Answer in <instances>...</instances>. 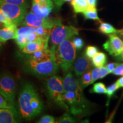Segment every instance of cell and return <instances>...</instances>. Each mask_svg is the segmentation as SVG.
Returning <instances> with one entry per match:
<instances>
[{
  "label": "cell",
  "mask_w": 123,
  "mask_h": 123,
  "mask_svg": "<svg viewBox=\"0 0 123 123\" xmlns=\"http://www.w3.org/2000/svg\"><path fill=\"white\" fill-rule=\"evenodd\" d=\"M1 43L0 42V47H1Z\"/></svg>",
  "instance_id": "45"
},
{
  "label": "cell",
  "mask_w": 123,
  "mask_h": 123,
  "mask_svg": "<svg viewBox=\"0 0 123 123\" xmlns=\"http://www.w3.org/2000/svg\"><path fill=\"white\" fill-rule=\"evenodd\" d=\"M99 30L100 33L105 34H110L113 33H117L118 30L115 28L110 24L105 22H101L99 27Z\"/></svg>",
  "instance_id": "21"
},
{
  "label": "cell",
  "mask_w": 123,
  "mask_h": 123,
  "mask_svg": "<svg viewBox=\"0 0 123 123\" xmlns=\"http://www.w3.org/2000/svg\"><path fill=\"white\" fill-rule=\"evenodd\" d=\"M119 63L118 62H112L110 63L107 64L105 66V67L107 68L108 71L109 73H112V72L114 71L115 68H116V67L119 64Z\"/></svg>",
  "instance_id": "38"
},
{
  "label": "cell",
  "mask_w": 123,
  "mask_h": 123,
  "mask_svg": "<svg viewBox=\"0 0 123 123\" xmlns=\"http://www.w3.org/2000/svg\"><path fill=\"white\" fill-rule=\"evenodd\" d=\"M116 83L119 87H123V76L121 77L116 81Z\"/></svg>",
  "instance_id": "41"
},
{
  "label": "cell",
  "mask_w": 123,
  "mask_h": 123,
  "mask_svg": "<svg viewBox=\"0 0 123 123\" xmlns=\"http://www.w3.org/2000/svg\"><path fill=\"white\" fill-rule=\"evenodd\" d=\"M53 1L58 7H61L64 4L63 0H53Z\"/></svg>",
  "instance_id": "40"
},
{
  "label": "cell",
  "mask_w": 123,
  "mask_h": 123,
  "mask_svg": "<svg viewBox=\"0 0 123 123\" xmlns=\"http://www.w3.org/2000/svg\"><path fill=\"white\" fill-rule=\"evenodd\" d=\"M72 0H63L64 2H71Z\"/></svg>",
  "instance_id": "44"
},
{
  "label": "cell",
  "mask_w": 123,
  "mask_h": 123,
  "mask_svg": "<svg viewBox=\"0 0 123 123\" xmlns=\"http://www.w3.org/2000/svg\"><path fill=\"white\" fill-rule=\"evenodd\" d=\"M54 7L53 0H32L31 11L42 18H48Z\"/></svg>",
  "instance_id": "10"
},
{
  "label": "cell",
  "mask_w": 123,
  "mask_h": 123,
  "mask_svg": "<svg viewBox=\"0 0 123 123\" xmlns=\"http://www.w3.org/2000/svg\"><path fill=\"white\" fill-rule=\"evenodd\" d=\"M91 93H96L99 94H106L107 88L103 83H96L93 85V87L90 91Z\"/></svg>",
  "instance_id": "25"
},
{
  "label": "cell",
  "mask_w": 123,
  "mask_h": 123,
  "mask_svg": "<svg viewBox=\"0 0 123 123\" xmlns=\"http://www.w3.org/2000/svg\"><path fill=\"white\" fill-rule=\"evenodd\" d=\"M15 108L7 101L2 95L0 94V108Z\"/></svg>",
  "instance_id": "36"
},
{
  "label": "cell",
  "mask_w": 123,
  "mask_h": 123,
  "mask_svg": "<svg viewBox=\"0 0 123 123\" xmlns=\"http://www.w3.org/2000/svg\"><path fill=\"white\" fill-rule=\"evenodd\" d=\"M71 5L75 13H83L87 10L96 9V8L91 7L87 0H72L71 1Z\"/></svg>",
  "instance_id": "18"
},
{
  "label": "cell",
  "mask_w": 123,
  "mask_h": 123,
  "mask_svg": "<svg viewBox=\"0 0 123 123\" xmlns=\"http://www.w3.org/2000/svg\"><path fill=\"white\" fill-rule=\"evenodd\" d=\"M108 74L110 73L105 67H95L92 71V81L91 84L93 83L97 80L104 78Z\"/></svg>",
  "instance_id": "19"
},
{
  "label": "cell",
  "mask_w": 123,
  "mask_h": 123,
  "mask_svg": "<svg viewBox=\"0 0 123 123\" xmlns=\"http://www.w3.org/2000/svg\"><path fill=\"white\" fill-rule=\"evenodd\" d=\"M23 66L27 73L40 78H47L54 75L59 68L54 59L36 62L25 59Z\"/></svg>",
  "instance_id": "3"
},
{
  "label": "cell",
  "mask_w": 123,
  "mask_h": 123,
  "mask_svg": "<svg viewBox=\"0 0 123 123\" xmlns=\"http://www.w3.org/2000/svg\"><path fill=\"white\" fill-rule=\"evenodd\" d=\"M83 14L86 19H92L100 22V19L98 17V13H97V9L87 10V11L83 12Z\"/></svg>",
  "instance_id": "27"
},
{
  "label": "cell",
  "mask_w": 123,
  "mask_h": 123,
  "mask_svg": "<svg viewBox=\"0 0 123 123\" xmlns=\"http://www.w3.org/2000/svg\"><path fill=\"white\" fill-rule=\"evenodd\" d=\"M49 41H38L28 42L21 50V53L24 54H30L44 48L49 47Z\"/></svg>",
  "instance_id": "16"
},
{
  "label": "cell",
  "mask_w": 123,
  "mask_h": 123,
  "mask_svg": "<svg viewBox=\"0 0 123 123\" xmlns=\"http://www.w3.org/2000/svg\"><path fill=\"white\" fill-rule=\"evenodd\" d=\"M64 92H73L75 94L84 95L83 88L79 80L71 72H67L63 79Z\"/></svg>",
  "instance_id": "12"
},
{
  "label": "cell",
  "mask_w": 123,
  "mask_h": 123,
  "mask_svg": "<svg viewBox=\"0 0 123 123\" xmlns=\"http://www.w3.org/2000/svg\"><path fill=\"white\" fill-rule=\"evenodd\" d=\"M15 41L18 47L21 50L22 49H24L26 44L28 43L26 37L20 36V35H17V37L15 38Z\"/></svg>",
  "instance_id": "28"
},
{
  "label": "cell",
  "mask_w": 123,
  "mask_h": 123,
  "mask_svg": "<svg viewBox=\"0 0 123 123\" xmlns=\"http://www.w3.org/2000/svg\"><path fill=\"white\" fill-rule=\"evenodd\" d=\"M1 2H4L8 4L18 5L28 7L29 4L27 0H0Z\"/></svg>",
  "instance_id": "32"
},
{
  "label": "cell",
  "mask_w": 123,
  "mask_h": 123,
  "mask_svg": "<svg viewBox=\"0 0 123 123\" xmlns=\"http://www.w3.org/2000/svg\"><path fill=\"white\" fill-rule=\"evenodd\" d=\"M119 88L120 87H119V86L117 84L116 82L114 83L111 84V85L108 87L107 88V93H106V94L107 95L108 100L110 99V98L114 95L115 92H116Z\"/></svg>",
  "instance_id": "33"
},
{
  "label": "cell",
  "mask_w": 123,
  "mask_h": 123,
  "mask_svg": "<svg viewBox=\"0 0 123 123\" xmlns=\"http://www.w3.org/2000/svg\"><path fill=\"white\" fill-rule=\"evenodd\" d=\"M107 55L102 52H98L92 58V64L95 67H104L107 63Z\"/></svg>",
  "instance_id": "20"
},
{
  "label": "cell",
  "mask_w": 123,
  "mask_h": 123,
  "mask_svg": "<svg viewBox=\"0 0 123 123\" xmlns=\"http://www.w3.org/2000/svg\"><path fill=\"white\" fill-rule=\"evenodd\" d=\"M36 32V27L30 26H24L19 29H17V35L27 37L31 34Z\"/></svg>",
  "instance_id": "22"
},
{
  "label": "cell",
  "mask_w": 123,
  "mask_h": 123,
  "mask_svg": "<svg viewBox=\"0 0 123 123\" xmlns=\"http://www.w3.org/2000/svg\"><path fill=\"white\" fill-rule=\"evenodd\" d=\"M20 115L15 108H0V123H19Z\"/></svg>",
  "instance_id": "13"
},
{
  "label": "cell",
  "mask_w": 123,
  "mask_h": 123,
  "mask_svg": "<svg viewBox=\"0 0 123 123\" xmlns=\"http://www.w3.org/2000/svg\"><path fill=\"white\" fill-rule=\"evenodd\" d=\"M76 49L80 50L84 46L83 40L79 37H75L72 41Z\"/></svg>",
  "instance_id": "35"
},
{
  "label": "cell",
  "mask_w": 123,
  "mask_h": 123,
  "mask_svg": "<svg viewBox=\"0 0 123 123\" xmlns=\"http://www.w3.org/2000/svg\"><path fill=\"white\" fill-rule=\"evenodd\" d=\"M116 59L119 61H123V48L122 49V51H121V53L119 55L115 56V57Z\"/></svg>",
  "instance_id": "42"
},
{
  "label": "cell",
  "mask_w": 123,
  "mask_h": 123,
  "mask_svg": "<svg viewBox=\"0 0 123 123\" xmlns=\"http://www.w3.org/2000/svg\"><path fill=\"white\" fill-rule=\"evenodd\" d=\"M112 74L118 76H123V63H119L116 68L112 72Z\"/></svg>",
  "instance_id": "37"
},
{
  "label": "cell",
  "mask_w": 123,
  "mask_h": 123,
  "mask_svg": "<svg viewBox=\"0 0 123 123\" xmlns=\"http://www.w3.org/2000/svg\"><path fill=\"white\" fill-rule=\"evenodd\" d=\"M117 34H119L123 37V29H122V30H118V32Z\"/></svg>",
  "instance_id": "43"
},
{
  "label": "cell",
  "mask_w": 123,
  "mask_h": 123,
  "mask_svg": "<svg viewBox=\"0 0 123 123\" xmlns=\"http://www.w3.org/2000/svg\"><path fill=\"white\" fill-rule=\"evenodd\" d=\"M38 123H56L55 118L51 115H44L37 121Z\"/></svg>",
  "instance_id": "34"
},
{
  "label": "cell",
  "mask_w": 123,
  "mask_h": 123,
  "mask_svg": "<svg viewBox=\"0 0 123 123\" xmlns=\"http://www.w3.org/2000/svg\"><path fill=\"white\" fill-rule=\"evenodd\" d=\"M76 58V48L70 39L61 42L55 49L54 61L64 73L68 72Z\"/></svg>",
  "instance_id": "2"
},
{
  "label": "cell",
  "mask_w": 123,
  "mask_h": 123,
  "mask_svg": "<svg viewBox=\"0 0 123 123\" xmlns=\"http://www.w3.org/2000/svg\"><path fill=\"white\" fill-rule=\"evenodd\" d=\"M45 90L48 99L52 102L64 108L63 96L64 92L63 79L61 76L53 75L46 80Z\"/></svg>",
  "instance_id": "5"
},
{
  "label": "cell",
  "mask_w": 123,
  "mask_h": 123,
  "mask_svg": "<svg viewBox=\"0 0 123 123\" xmlns=\"http://www.w3.org/2000/svg\"><path fill=\"white\" fill-rule=\"evenodd\" d=\"M0 25H2L3 27H17L16 25L7 18L1 9H0Z\"/></svg>",
  "instance_id": "24"
},
{
  "label": "cell",
  "mask_w": 123,
  "mask_h": 123,
  "mask_svg": "<svg viewBox=\"0 0 123 123\" xmlns=\"http://www.w3.org/2000/svg\"><path fill=\"white\" fill-rule=\"evenodd\" d=\"M20 116L25 120L33 119L42 113L43 103L33 84L26 83L21 88L18 100Z\"/></svg>",
  "instance_id": "1"
},
{
  "label": "cell",
  "mask_w": 123,
  "mask_h": 123,
  "mask_svg": "<svg viewBox=\"0 0 123 123\" xmlns=\"http://www.w3.org/2000/svg\"><path fill=\"white\" fill-rule=\"evenodd\" d=\"M17 27H3L0 29V42L5 43L10 39H15L17 37Z\"/></svg>",
  "instance_id": "17"
},
{
  "label": "cell",
  "mask_w": 123,
  "mask_h": 123,
  "mask_svg": "<svg viewBox=\"0 0 123 123\" xmlns=\"http://www.w3.org/2000/svg\"><path fill=\"white\" fill-rule=\"evenodd\" d=\"M108 35V39L103 44V47L110 55L115 57L119 55L122 51L123 41L116 33Z\"/></svg>",
  "instance_id": "11"
},
{
  "label": "cell",
  "mask_w": 123,
  "mask_h": 123,
  "mask_svg": "<svg viewBox=\"0 0 123 123\" xmlns=\"http://www.w3.org/2000/svg\"><path fill=\"white\" fill-rule=\"evenodd\" d=\"M64 108L74 115L87 113L88 103L84 95L75 94L73 92H64L63 96Z\"/></svg>",
  "instance_id": "6"
},
{
  "label": "cell",
  "mask_w": 123,
  "mask_h": 123,
  "mask_svg": "<svg viewBox=\"0 0 123 123\" xmlns=\"http://www.w3.org/2000/svg\"><path fill=\"white\" fill-rule=\"evenodd\" d=\"M16 91L17 84L13 77L8 73L0 75V94L13 107Z\"/></svg>",
  "instance_id": "7"
},
{
  "label": "cell",
  "mask_w": 123,
  "mask_h": 123,
  "mask_svg": "<svg viewBox=\"0 0 123 123\" xmlns=\"http://www.w3.org/2000/svg\"><path fill=\"white\" fill-rule=\"evenodd\" d=\"M61 22V20L59 19H50L49 17L42 18L30 11L26 13L20 25L30 26L35 27L42 26L52 29L54 26Z\"/></svg>",
  "instance_id": "9"
},
{
  "label": "cell",
  "mask_w": 123,
  "mask_h": 123,
  "mask_svg": "<svg viewBox=\"0 0 123 123\" xmlns=\"http://www.w3.org/2000/svg\"><path fill=\"white\" fill-rule=\"evenodd\" d=\"M78 80L83 88L90 85L92 81V72L91 71L86 72L81 75L80 78Z\"/></svg>",
  "instance_id": "23"
},
{
  "label": "cell",
  "mask_w": 123,
  "mask_h": 123,
  "mask_svg": "<svg viewBox=\"0 0 123 123\" xmlns=\"http://www.w3.org/2000/svg\"><path fill=\"white\" fill-rule=\"evenodd\" d=\"M0 9L7 18L18 26L21 25L26 14L27 7L0 1Z\"/></svg>",
  "instance_id": "8"
},
{
  "label": "cell",
  "mask_w": 123,
  "mask_h": 123,
  "mask_svg": "<svg viewBox=\"0 0 123 123\" xmlns=\"http://www.w3.org/2000/svg\"><path fill=\"white\" fill-rule=\"evenodd\" d=\"M87 2L90 5V6L92 8H96V1L97 0H87Z\"/></svg>",
  "instance_id": "39"
},
{
  "label": "cell",
  "mask_w": 123,
  "mask_h": 123,
  "mask_svg": "<svg viewBox=\"0 0 123 123\" xmlns=\"http://www.w3.org/2000/svg\"><path fill=\"white\" fill-rule=\"evenodd\" d=\"M75 122V119L67 113L63 115L61 117L57 120V121H56V123H72Z\"/></svg>",
  "instance_id": "30"
},
{
  "label": "cell",
  "mask_w": 123,
  "mask_h": 123,
  "mask_svg": "<svg viewBox=\"0 0 123 123\" xmlns=\"http://www.w3.org/2000/svg\"><path fill=\"white\" fill-rule=\"evenodd\" d=\"M98 52V49L96 47L93 46H88L86 49L85 55L89 59H92Z\"/></svg>",
  "instance_id": "29"
},
{
  "label": "cell",
  "mask_w": 123,
  "mask_h": 123,
  "mask_svg": "<svg viewBox=\"0 0 123 123\" xmlns=\"http://www.w3.org/2000/svg\"><path fill=\"white\" fill-rule=\"evenodd\" d=\"M28 42H38V41H49V39H45L42 37L40 36L36 33L31 34L27 37Z\"/></svg>",
  "instance_id": "31"
},
{
  "label": "cell",
  "mask_w": 123,
  "mask_h": 123,
  "mask_svg": "<svg viewBox=\"0 0 123 123\" xmlns=\"http://www.w3.org/2000/svg\"><path fill=\"white\" fill-rule=\"evenodd\" d=\"M25 58L36 62H42L54 59V53L49 47L44 48L30 54H25Z\"/></svg>",
  "instance_id": "15"
},
{
  "label": "cell",
  "mask_w": 123,
  "mask_h": 123,
  "mask_svg": "<svg viewBox=\"0 0 123 123\" xmlns=\"http://www.w3.org/2000/svg\"><path fill=\"white\" fill-rule=\"evenodd\" d=\"M51 30V29L40 26L36 27V32L35 33L40 35V36L42 37L43 38H45V39H49Z\"/></svg>",
  "instance_id": "26"
},
{
  "label": "cell",
  "mask_w": 123,
  "mask_h": 123,
  "mask_svg": "<svg viewBox=\"0 0 123 123\" xmlns=\"http://www.w3.org/2000/svg\"><path fill=\"white\" fill-rule=\"evenodd\" d=\"M90 59L86 56H81L75 60L73 70L76 76H81L90 69L92 65Z\"/></svg>",
  "instance_id": "14"
},
{
  "label": "cell",
  "mask_w": 123,
  "mask_h": 123,
  "mask_svg": "<svg viewBox=\"0 0 123 123\" xmlns=\"http://www.w3.org/2000/svg\"><path fill=\"white\" fill-rule=\"evenodd\" d=\"M79 29L73 26H66L62 22L54 26L51 30L49 38L50 46L49 48L55 53L57 46L66 39H70L79 34Z\"/></svg>",
  "instance_id": "4"
}]
</instances>
